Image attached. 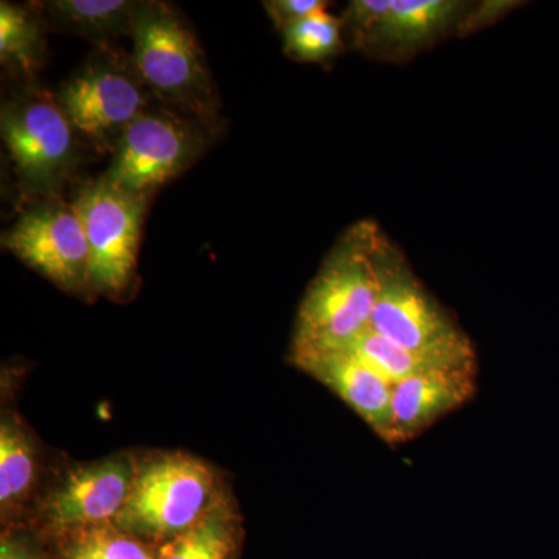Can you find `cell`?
<instances>
[{
    "label": "cell",
    "instance_id": "obj_1",
    "mask_svg": "<svg viewBox=\"0 0 559 559\" xmlns=\"http://www.w3.org/2000/svg\"><path fill=\"white\" fill-rule=\"evenodd\" d=\"M381 231L374 221H359L331 249L301 300L290 358L340 352L370 330Z\"/></svg>",
    "mask_w": 559,
    "mask_h": 559
},
{
    "label": "cell",
    "instance_id": "obj_2",
    "mask_svg": "<svg viewBox=\"0 0 559 559\" xmlns=\"http://www.w3.org/2000/svg\"><path fill=\"white\" fill-rule=\"evenodd\" d=\"M374 263L378 297L370 325L374 333L430 362H477L468 334L426 289L384 231L378 238Z\"/></svg>",
    "mask_w": 559,
    "mask_h": 559
},
{
    "label": "cell",
    "instance_id": "obj_3",
    "mask_svg": "<svg viewBox=\"0 0 559 559\" xmlns=\"http://www.w3.org/2000/svg\"><path fill=\"white\" fill-rule=\"evenodd\" d=\"M132 62L151 94L204 123L216 117V95L197 36L178 11L143 2L132 28Z\"/></svg>",
    "mask_w": 559,
    "mask_h": 559
},
{
    "label": "cell",
    "instance_id": "obj_4",
    "mask_svg": "<svg viewBox=\"0 0 559 559\" xmlns=\"http://www.w3.org/2000/svg\"><path fill=\"white\" fill-rule=\"evenodd\" d=\"M218 506L216 477L201 460L165 454L138 465L119 527L140 539L167 543Z\"/></svg>",
    "mask_w": 559,
    "mask_h": 559
},
{
    "label": "cell",
    "instance_id": "obj_5",
    "mask_svg": "<svg viewBox=\"0 0 559 559\" xmlns=\"http://www.w3.org/2000/svg\"><path fill=\"white\" fill-rule=\"evenodd\" d=\"M150 94L132 58L102 49L66 81L58 102L92 145L116 150L128 127L151 109Z\"/></svg>",
    "mask_w": 559,
    "mask_h": 559
},
{
    "label": "cell",
    "instance_id": "obj_6",
    "mask_svg": "<svg viewBox=\"0 0 559 559\" xmlns=\"http://www.w3.org/2000/svg\"><path fill=\"white\" fill-rule=\"evenodd\" d=\"M2 139L14 171L32 193H53L76 159L75 128L50 92L27 90L2 108Z\"/></svg>",
    "mask_w": 559,
    "mask_h": 559
},
{
    "label": "cell",
    "instance_id": "obj_7",
    "mask_svg": "<svg viewBox=\"0 0 559 559\" xmlns=\"http://www.w3.org/2000/svg\"><path fill=\"white\" fill-rule=\"evenodd\" d=\"M205 148V124L178 110L148 109L121 135L105 178L150 198L187 170Z\"/></svg>",
    "mask_w": 559,
    "mask_h": 559
},
{
    "label": "cell",
    "instance_id": "obj_8",
    "mask_svg": "<svg viewBox=\"0 0 559 559\" xmlns=\"http://www.w3.org/2000/svg\"><path fill=\"white\" fill-rule=\"evenodd\" d=\"M148 198L95 180L75 200L90 246V285L120 296L134 282L140 234Z\"/></svg>",
    "mask_w": 559,
    "mask_h": 559
},
{
    "label": "cell",
    "instance_id": "obj_9",
    "mask_svg": "<svg viewBox=\"0 0 559 559\" xmlns=\"http://www.w3.org/2000/svg\"><path fill=\"white\" fill-rule=\"evenodd\" d=\"M2 245L61 288L90 285V246L75 202L50 200L28 210Z\"/></svg>",
    "mask_w": 559,
    "mask_h": 559
},
{
    "label": "cell",
    "instance_id": "obj_10",
    "mask_svg": "<svg viewBox=\"0 0 559 559\" xmlns=\"http://www.w3.org/2000/svg\"><path fill=\"white\" fill-rule=\"evenodd\" d=\"M134 460H100L70 471L43 507V520L57 535L68 536L98 525L116 524L134 484Z\"/></svg>",
    "mask_w": 559,
    "mask_h": 559
},
{
    "label": "cell",
    "instance_id": "obj_11",
    "mask_svg": "<svg viewBox=\"0 0 559 559\" xmlns=\"http://www.w3.org/2000/svg\"><path fill=\"white\" fill-rule=\"evenodd\" d=\"M477 392V362L439 366L393 385L390 447L409 443Z\"/></svg>",
    "mask_w": 559,
    "mask_h": 559
},
{
    "label": "cell",
    "instance_id": "obj_12",
    "mask_svg": "<svg viewBox=\"0 0 559 559\" xmlns=\"http://www.w3.org/2000/svg\"><path fill=\"white\" fill-rule=\"evenodd\" d=\"M468 7V2L460 0H393L364 55L404 64L451 32H457Z\"/></svg>",
    "mask_w": 559,
    "mask_h": 559
},
{
    "label": "cell",
    "instance_id": "obj_13",
    "mask_svg": "<svg viewBox=\"0 0 559 559\" xmlns=\"http://www.w3.org/2000/svg\"><path fill=\"white\" fill-rule=\"evenodd\" d=\"M293 362L340 396L384 443L388 441L392 384L344 349L299 356Z\"/></svg>",
    "mask_w": 559,
    "mask_h": 559
},
{
    "label": "cell",
    "instance_id": "obj_14",
    "mask_svg": "<svg viewBox=\"0 0 559 559\" xmlns=\"http://www.w3.org/2000/svg\"><path fill=\"white\" fill-rule=\"evenodd\" d=\"M142 3L130 0H57L33 5L57 31L83 36L95 44H109L127 33L131 35Z\"/></svg>",
    "mask_w": 559,
    "mask_h": 559
},
{
    "label": "cell",
    "instance_id": "obj_15",
    "mask_svg": "<svg viewBox=\"0 0 559 559\" xmlns=\"http://www.w3.org/2000/svg\"><path fill=\"white\" fill-rule=\"evenodd\" d=\"M38 476V454L31 433L17 419L0 425V509L2 516L20 510Z\"/></svg>",
    "mask_w": 559,
    "mask_h": 559
},
{
    "label": "cell",
    "instance_id": "obj_16",
    "mask_svg": "<svg viewBox=\"0 0 559 559\" xmlns=\"http://www.w3.org/2000/svg\"><path fill=\"white\" fill-rule=\"evenodd\" d=\"M44 57V20L33 7L0 3V60L16 72L32 75Z\"/></svg>",
    "mask_w": 559,
    "mask_h": 559
},
{
    "label": "cell",
    "instance_id": "obj_17",
    "mask_svg": "<svg viewBox=\"0 0 559 559\" xmlns=\"http://www.w3.org/2000/svg\"><path fill=\"white\" fill-rule=\"evenodd\" d=\"M237 528L229 510L215 507L194 527L162 544L157 559H231Z\"/></svg>",
    "mask_w": 559,
    "mask_h": 559
},
{
    "label": "cell",
    "instance_id": "obj_18",
    "mask_svg": "<svg viewBox=\"0 0 559 559\" xmlns=\"http://www.w3.org/2000/svg\"><path fill=\"white\" fill-rule=\"evenodd\" d=\"M283 47L290 60L325 62L345 50L340 17L329 10L319 11L307 20L289 25L282 32Z\"/></svg>",
    "mask_w": 559,
    "mask_h": 559
},
{
    "label": "cell",
    "instance_id": "obj_19",
    "mask_svg": "<svg viewBox=\"0 0 559 559\" xmlns=\"http://www.w3.org/2000/svg\"><path fill=\"white\" fill-rule=\"evenodd\" d=\"M64 538L62 559H157L146 540L117 524L80 530Z\"/></svg>",
    "mask_w": 559,
    "mask_h": 559
},
{
    "label": "cell",
    "instance_id": "obj_20",
    "mask_svg": "<svg viewBox=\"0 0 559 559\" xmlns=\"http://www.w3.org/2000/svg\"><path fill=\"white\" fill-rule=\"evenodd\" d=\"M344 352L355 356L364 366L369 367L374 373L380 374L382 380L392 385H396L399 382L414 377V374L421 373V371L432 369V367L455 366V364H437L417 358L406 349L374 333L371 329L360 334L355 341L349 342Z\"/></svg>",
    "mask_w": 559,
    "mask_h": 559
},
{
    "label": "cell",
    "instance_id": "obj_21",
    "mask_svg": "<svg viewBox=\"0 0 559 559\" xmlns=\"http://www.w3.org/2000/svg\"><path fill=\"white\" fill-rule=\"evenodd\" d=\"M393 0H352L342 13L341 25L345 46L366 53Z\"/></svg>",
    "mask_w": 559,
    "mask_h": 559
},
{
    "label": "cell",
    "instance_id": "obj_22",
    "mask_svg": "<svg viewBox=\"0 0 559 559\" xmlns=\"http://www.w3.org/2000/svg\"><path fill=\"white\" fill-rule=\"evenodd\" d=\"M520 5L521 2H514V0H481L479 3H469L468 10L459 22L455 35L465 38L473 33L491 27Z\"/></svg>",
    "mask_w": 559,
    "mask_h": 559
},
{
    "label": "cell",
    "instance_id": "obj_23",
    "mask_svg": "<svg viewBox=\"0 0 559 559\" xmlns=\"http://www.w3.org/2000/svg\"><path fill=\"white\" fill-rule=\"evenodd\" d=\"M329 5L330 3L325 0H271V2H264V9L278 32L307 20L319 11L329 10Z\"/></svg>",
    "mask_w": 559,
    "mask_h": 559
},
{
    "label": "cell",
    "instance_id": "obj_24",
    "mask_svg": "<svg viewBox=\"0 0 559 559\" xmlns=\"http://www.w3.org/2000/svg\"><path fill=\"white\" fill-rule=\"evenodd\" d=\"M0 559H44V555L28 536L5 532L0 540Z\"/></svg>",
    "mask_w": 559,
    "mask_h": 559
}]
</instances>
